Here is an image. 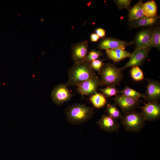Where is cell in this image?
<instances>
[{"label": "cell", "instance_id": "cell-1", "mask_svg": "<svg viewBox=\"0 0 160 160\" xmlns=\"http://www.w3.org/2000/svg\"><path fill=\"white\" fill-rule=\"evenodd\" d=\"M96 75L88 63H75L69 70L67 86H76L82 82Z\"/></svg>", "mask_w": 160, "mask_h": 160}, {"label": "cell", "instance_id": "cell-2", "mask_svg": "<svg viewBox=\"0 0 160 160\" xmlns=\"http://www.w3.org/2000/svg\"><path fill=\"white\" fill-rule=\"evenodd\" d=\"M94 113L92 108L84 104L77 103L66 108L65 116L67 120L70 123L80 124L91 119Z\"/></svg>", "mask_w": 160, "mask_h": 160}, {"label": "cell", "instance_id": "cell-3", "mask_svg": "<svg viewBox=\"0 0 160 160\" xmlns=\"http://www.w3.org/2000/svg\"><path fill=\"white\" fill-rule=\"evenodd\" d=\"M100 73L101 85L107 86L118 84L123 78L122 70L110 63L104 64Z\"/></svg>", "mask_w": 160, "mask_h": 160}, {"label": "cell", "instance_id": "cell-4", "mask_svg": "<svg viewBox=\"0 0 160 160\" xmlns=\"http://www.w3.org/2000/svg\"><path fill=\"white\" fill-rule=\"evenodd\" d=\"M121 119V124L127 132H138L145 124V120L141 113L135 110L124 114Z\"/></svg>", "mask_w": 160, "mask_h": 160}, {"label": "cell", "instance_id": "cell-5", "mask_svg": "<svg viewBox=\"0 0 160 160\" xmlns=\"http://www.w3.org/2000/svg\"><path fill=\"white\" fill-rule=\"evenodd\" d=\"M101 85L100 79L96 75L85 80L76 86L78 93L82 95H91L97 92Z\"/></svg>", "mask_w": 160, "mask_h": 160}, {"label": "cell", "instance_id": "cell-6", "mask_svg": "<svg viewBox=\"0 0 160 160\" xmlns=\"http://www.w3.org/2000/svg\"><path fill=\"white\" fill-rule=\"evenodd\" d=\"M87 41L84 40L77 43L71 47V57L75 63L86 61L88 52Z\"/></svg>", "mask_w": 160, "mask_h": 160}, {"label": "cell", "instance_id": "cell-7", "mask_svg": "<svg viewBox=\"0 0 160 160\" xmlns=\"http://www.w3.org/2000/svg\"><path fill=\"white\" fill-rule=\"evenodd\" d=\"M114 100L124 114L135 110L141 102L140 99H135L122 95H116Z\"/></svg>", "mask_w": 160, "mask_h": 160}, {"label": "cell", "instance_id": "cell-8", "mask_svg": "<svg viewBox=\"0 0 160 160\" xmlns=\"http://www.w3.org/2000/svg\"><path fill=\"white\" fill-rule=\"evenodd\" d=\"M67 85L60 84L56 86L51 93L53 102L56 105H60L70 100L72 97Z\"/></svg>", "mask_w": 160, "mask_h": 160}, {"label": "cell", "instance_id": "cell-9", "mask_svg": "<svg viewBox=\"0 0 160 160\" xmlns=\"http://www.w3.org/2000/svg\"><path fill=\"white\" fill-rule=\"evenodd\" d=\"M141 114L145 121H152L160 116V105L158 102H148L141 107Z\"/></svg>", "mask_w": 160, "mask_h": 160}, {"label": "cell", "instance_id": "cell-10", "mask_svg": "<svg viewBox=\"0 0 160 160\" xmlns=\"http://www.w3.org/2000/svg\"><path fill=\"white\" fill-rule=\"evenodd\" d=\"M151 48L134 50L131 54L129 61L120 69L123 70L130 67L141 65L147 57Z\"/></svg>", "mask_w": 160, "mask_h": 160}, {"label": "cell", "instance_id": "cell-11", "mask_svg": "<svg viewBox=\"0 0 160 160\" xmlns=\"http://www.w3.org/2000/svg\"><path fill=\"white\" fill-rule=\"evenodd\" d=\"M153 30L146 29L138 33L135 39V50L151 48L149 47V44Z\"/></svg>", "mask_w": 160, "mask_h": 160}, {"label": "cell", "instance_id": "cell-12", "mask_svg": "<svg viewBox=\"0 0 160 160\" xmlns=\"http://www.w3.org/2000/svg\"><path fill=\"white\" fill-rule=\"evenodd\" d=\"M100 128L108 133L118 132L120 124L115 119L107 114H104L97 122Z\"/></svg>", "mask_w": 160, "mask_h": 160}, {"label": "cell", "instance_id": "cell-13", "mask_svg": "<svg viewBox=\"0 0 160 160\" xmlns=\"http://www.w3.org/2000/svg\"><path fill=\"white\" fill-rule=\"evenodd\" d=\"M133 42H127L119 39L109 38L103 39L97 45L100 49L121 48L124 49L126 46L132 44Z\"/></svg>", "mask_w": 160, "mask_h": 160}, {"label": "cell", "instance_id": "cell-14", "mask_svg": "<svg viewBox=\"0 0 160 160\" xmlns=\"http://www.w3.org/2000/svg\"><path fill=\"white\" fill-rule=\"evenodd\" d=\"M146 99L148 102H158L160 98V84L156 81H149L146 87Z\"/></svg>", "mask_w": 160, "mask_h": 160}, {"label": "cell", "instance_id": "cell-15", "mask_svg": "<svg viewBox=\"0 0 160 160\" xmlns=\"http://www.w3.org/2000/svg\"><path fill=\"white\" fill-rule=\"evenodd\" d=\"M108 57L115 62H118L127 57H130L131 54L121 48L106 49Z\"/></svg>", "mask_w": 160, "mask_h": 160}, {"label": "cell", "instance_id": "cell-16", "mask_svg": "<svg viewBox=\"0 0 160 160\" xmlns=\"http://www.w3.org/2000/svg\"><path fill=\"white\" fill-rule=\"evenodd\" d=\"M144 3L139 0L129 11L128 20L131 22L139 19L144 16L143 6Z\"/></svg>", "mask_w": 160, "mask_h": 160}, {"label": "cell", "instance_id": "cell-17", "mask_svg": "<svg viewBox=\"0 0 160 160\" xmlns=\"http://www.w3.org/2000/svg\"><path fill=\"white\" fill-rule=\"evenodd\" d=\"M159 18V17L158 15L153 17H148L144 16L139 19L130 22V25L133 28H140L150 26L156 23Z\"/></svg>", "mask_w": 160, "mask_h": 160}, {"label": "cell", "instance_id": "cell-18", "mask_svg": "<svg viewBox=\"0 0 160 160\" xmlns=\"http://www.w3.org/2000/svg\"><path fill=\"white\" fill-rule=\"evenodd\" d=\"M143 9V15L146 17H153L157 16V6L154 1H149L144 3Z\"/></svg>", "mask_w": 160, "mask_h": 160}, {"label": "cell", "instance_id": "cell-19", "mask_svg": "<svg viewBox=\"0 0 160 160\" xmlns=\"http://www.w3.org/2000/svg\"><path fill=\"white\" fill-rule=\"evenodd\" d=\"M106 97L102 93L96 92L91 95L89 100L95 108H100L106 104L107 100Z\"/></svg>", "mask_w": 160, "mask_h": 160}, {"label": "cell", "instance_id": "cell-20", "mask_svg": "<svg viewBox=\"0 0 160 160\" xmlns=\"http://www.w3.org/2000/svg\"><path fill=\"white\" fill-rule=\"evenodd\" d=\"M119 92L122 95L135 99H139L140 98L146 99V98L145 95L140 93L128 87H125Z\"/></svg>", "mask_w": 160, "mask_h": 160}, {"label": "cell", "instance_id": "cell-21", "mask_svg": "<svg viewBox=\"0 0 160 160\" xmlns=\"http://www.w3.org/2000/svg\"><path fill=\"white\" fill-rule=\"evenodd\" d=\"M149 47H154L159 49L160 48V28L159 26L153 30L150 42Z\"/></svg>", "mask_w": 160, "mask_h": 160}, {"label": "cell", "instance_id": "cell-22", "mask_svg": "<svg viewBox=\"0 0 160 160\" xmlns=\"http://www.w3.org/2000/svg\"><path fill=\"white\" fill-rule=\"evenodd\" d=\"M107 114L115 119H121L123 115L116 106L114 104H108L106 105Z\"/></svg>", "mask_w": 160, "mask_h": 160}, {"label": "cell", "instance_id": "cell-23", "mask_svg": "<svg viewBox=\"0 0 160 160\" xmlns=\"http://www.w3.org/2000/svg\"><path fill=\"white\" fill-rule=\"evenodd\" d=\"M130 73L132 78L135 81H140L144 79L143 73L138 66L132 67L130 70Z\"/></svg>", "mask_w": 160, "mask_h": 160}, {"label": "cell", "instance_id": "cell-24", "mask_svg": "<svg viewBox=\"0 0 160 160\" xmlns=\"http://www.w3.org/2000/svg\"><path fill=\"white\" fill-rule=\"evenodd\" d=\"M100 91L106 97H111L117 95L118 91L115 86H108L100 89Z\"/></svg>", "mask_w": 160, "mask_h": 160}, {"label": "cell", "instance_id": "cell-25", "mask_svg": "<svg viewBox=\"0 0 160 160\" xmlns=\"http://www.w3.org/2000/svg\"><path fill=\"white\" fill-rule=\"evenodd\" d=\"M103 55L101 52L98 50L92 49L89 52L86 58V61L89 63L98 59Z\"/></svg>", "mask_w": 160, "mask_h": 160}, {"label": "cell", "instance_id": "cell-26", "mask_svg": "<svg viewBox=\"0 0 160 160\" xmlns=\"http://www.w3.org/2000/svg\"><path fill=\"white\" fill-rule=\"evenodd\" d=\"M132 1L130 0H114L113 1L119 9H125L129 12L132 8L130 5Z\"/></svg>", "mask_w": 160, "mask_h": 160}, {"label": "cell", "instance_id": "cell-27", "mask_svg": "<svg viewBox=\"0 0 160 160\" xmlns=\"http://www.w3.org/2000/svg\"><path fill=\"white\" fill-rule=\"evenodd\" d=\"M91 68L94 71L100 72L101 70L104 65L102 60L97 59L89 63Z\"/></svg>", "mask_w": 160, "mask_h": 160}, {"label": "cell", "instance_id": "cell-28", "mask_svg": "<svg viewBox=\"0 0 160 160\" xmlns=\"http://www.w3.org/2000/svg\"><path fill=\"white\" fill-rule=\"evenodd\" d=\"M95 32L99 38H104L105 36V31L102 28H97L95 29Z\"/></svg>", "mask_w": 160, "mask_h": 160}, {"label": "cell", "instance_id": "cell-29", "mask_svg": "<svg viewBox=\"0 0 160 160\" xmlns=\"http://www.w3.org/2000/svg\"><path fill=\"white\" fill-rule=\"evenodd\" d=\"M99 38L95 33H92L90 35V40L92 42H97L98 41Z\"/></svg>", "mask_w": 160, "mask_h": 160}]
</instances>
